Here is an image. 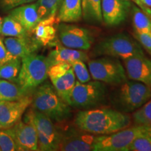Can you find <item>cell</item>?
<instances>
[{
    "mask_svg": "<svg viewBox=\"0 0 151 151\" xmlns=\"http://www.w3.org/2000/svg\"><path fill=\"white\" fill-rule=\"evenodd\" d=\"M21 67V59L14 58L0 63V78L16 82Z\"/></svg>",
    "mask_w": 151,
    "mask_h": 151,
    "instance_id": "obj_26",
    "label": "cell"
},
{
    "mask_svg": "<svg viewBox=\"0 0 151 151\" xmlns=\"http://www.w3.org/2000/svg\"><path fill=\"white\" fill-rule=\"evenodd\" d=\"M14 58L10 52H9L8 49L6 47L3 39L0 37V63L9 61Z\"/></svg>",
    "mask_w": 151,
    "mask_h": 151,
    "instance_id": "obj_34",
    "label": "cell"
},
{
    "mask_svg": "<svg viewBox=\"0 0 151 151\" xmlns=\"http://www.w3.org/2000/svg\"><path fill=\"white\" fill-rule=\"evenodd\" d=\"M60 22H79L83 18L81 0H63L57 14Z\"/></svg>",
    "mask_w": 151,
    "mask_h": 151,
    "instance_id": "obj_20",
    "label": "cell"
},
{
    "mask_svg": "<svg viewBox=\"0 0 151 151\" xmlns=\"http://www.w3.org/2000/svg\"><path fill=\"white\" fill-rule=\"evenodd\" d=\"M106 98V88L104 83L95 80L85 83L76 81L68 104L73 108L87 110L103 105Z\"/></svg>",
    "mask_w": 151,
    "mask_h": 151,
    "instance_id": "obj_5",
    "label": "cell"
},
{
    "mask_svg": "<svg viewBox=\"0 0 151 151\" xmlns=\"http://www.w3.org/2000/svg\"><path fill=\"white\" fill-rule=\"evenodd\" d=\"M149 52V54H150V56H151V51H150V52Z\"/></svg>",
    "mask_w": 151,
    "mask_h": 151,
    "instance_id": "obj_38",
    "label": "cell"
},
{
    "mask_svg": "<svg viewBox=\"0 0 151 151\" xmlns=\"http://www.w3.org/2000/svg\"><path fill=\"white\" fill-rule=\"evenodd\" d=\"M119 86L113 94V101L121 112H133L151 98V87L141 82L127 81Z\"/></svg>",
    "mask_w": 151,
    "mask_h": 151,
    "instance_id": "obj_4",
    "label": "cell"
},
{
    "mask_svg": "<svg viewBox=\"0 0 151 151\" xmlns=\"http://www.w3.org/2000/svg\"><path fill=\"white\" fill-rule=\"evenodd\" d=\"M132 24L135 34H146L151 29V16L139 7L132 6Z\"/></svg>",
    "mask_w": 151,
    "mask_h": 151,
    "instance_id": "obj_24",
    "label": "cell"
},
{
    "mask_svg": "<svg viewBox=\"0 0 151 151\" xmlns=\"http://www.w3.org/2000/svg\"><path fill=\"white\" fill-rule=\"evenodd\" d=\"M127 151H151V135L137 137L131 143Z\"/></svg>",
    "mask_w": 151,
    "mask_h": 151,
    "instance_id": "obj_30",
    "label": "cell"
},
{
    "mask_svg": "<svg viewBox=\"0 0 151 151\" xmlns=\"http://www.w3.org/2000/svg\"><path fill=\"white\" fill-rule=\"evenodd\" d=\"M48 58L50 62H67L71 65L77 60L88 61L89 58L86 50L67 48L57 43L55 48L49 53Z\"/></svg>",
    "mask_w": 151,
    "mask_h": 151,
    "instance_id": "obj_19",
    "label": "cell"
},
{
    "mask_svg": "<svg viewBox=\"0 0 151 151\" xmlns=\"http://www.w3.org/2000/svg\"><path fill=\"white\" fill-rule=\"evenodd\" d=\"M2 22H3V19L1 18V16H0V35H1V27H2Z\"/></svg>",
    "mask_w": 151,
    "mask_h": 151,
    "instance_id": "obj_37",
    "label": "cell"
},
{
    "mask_svg": "<svg viewBox=\"0 0 151 151\" xmlns=\"http://www.w3.org/2000/svg\"><path fill=\"white\" fill-rule=\"evenodd\" d=\"M26 114L35 124L38 137V150L55 151L59 149L61 131L54 122L43 113L29 109Z\"/></svg>",
    "mask_w": 151,
    "mask_h": 151,
    "instance_id": "obj_9",
    "label": "cell"
},
{
    "mask_svg": "<svg viewBox=\"0 0 151 151\" xmlns=\"http://www.w3.org/2000/svg\"><path fill=\"white\" fill-rule=\"evenodd\" d=\"M58 32L60 42L67 48L88 50L94 42V37L91 32L81 26L60 22Z\"/></svg>",
    "mask_w": 151,
    "mask_h": 151,
    "instance_id": "obj_10",
    "label": "cell"
},
{
    "mask_svg": "<svg viewBox=\"0 0 151 151\" xmlns=\"http://www.w3.org/2000/svg\"><path fill=\"white\" fill-rule=\"evenodd\" d=\"M0 149L2 151H16L14 139L6 129H0Z\"/></svg>",
    "mask_w": 151,
    "mask_h": 151,
    "instance_id": "obj_31",
    "label": "cell"
},
{
    "mask_svg": "<svg viewBox=\"0 0 151 151\" xmlns=\"http://www.w3.org/2000/svg\"><path fill=\"white\" fill-rule=\"evenodd\" d=\"M132 6L130 0H101L103 22L108 27H116L126 20Z\"/></svg>",
    "mask_w": 151,
    "mask_h": 151,
    "instance_id": "obj_14",
    "label": "cell"
},
{
    "mask_svg": "<svg viewBox=\"0 0 151 151\" xmlns=\"http://www.w3.org/2000/svg\"><path fill=\"white\" fill-rule=\"evenodd\" d=\"M50 81L58 95L66 103L69 104L71 91L76 82V78L72 68H70L63 74L50 79Z\"/></svg>",
    "mask_w": 151,
    "mask_h": 151,
    "instance_id": "obj_21",
    "label": "cell"
},
{
    "mask_svg": "<svg viewBox=\"0 0 151 151\" xmlns=\"http://www.w3.org/2000/svg\"><path fill=\"white\" fill-rule=\"evenodd\" d=\"M143 4L151 9V0H140Z\"/></svg>",
    "mask_w": 151,
    "mask_h": 151,
    "instance_id": "obj_36",
    "label": "cell"
},
{
    "mask_svg": "<svg viewBox=\"0 0 151 151\" xmlns=\"http://www.w3.org/2000/svg\"><path fill=\"white\" fill-rule=\"evenodd\" d=\"M96 136L76 127H69L61 131V139L58 150L90 151L93 150Z\"/></svg>",
    "mask_w": 151,
    "mask_h": 151,
    "instance_id": "obj_12",
    "label": "cell"
},
{
    "mask_svg": "<svg viewBox=\"0 0 151 151\" xmlns=\"http://www.w3.org/2000/svg\"><path fill=\"white\" fill-rule=\"evenodd\" d=\"M51 65L48 57L36 52L21 59V67L16 83L22 89L31 94L48 78V71Z\"/></svg>",
    "mask_w": 151,
    "mask_h": 151,
    "instance_id": "obj_3",
    "label": "cell"
},
{
    "mask_svg": "<svg viewBox=\"0 0 151 151\" xmlns=\"http://www.w3.org/2000/svg\"><path fill=\"white\" fill-rule=\"evenodd\" d=\"M136 39L148 52L151 51V29L146 34H134Z\"/></svg>",
    "mask_w": 151,
    "mask_h": 151,
    "instance_id": "obj_33",
    "label": "cell"
},
{
    "mask_svg": "<svg viewBox=\"0 0 151 151\" xmlns=\"http://www.w3.org/2000/svg\"><path fill=\"white\" fill-rule=\"evenodd\" d=\"M74 123L84 132L94 135H104L128 127L131 124V118L118 110L94 108L78 111Z\"/></svg>",
    "mask_w": 151,
    "mask_h": 151,
    "instance_id": "obj_1",
    "label": "cell"
},
{
    "mask_svg": "<svg viewBox=\"0 0 151 151\" xmlns=\"http://www.w3.org/2000/svg\"><path fill=\"white\" fill-rule=\"evenodd\" d=\"M60 22L57 16L41 20L32 32L35 40L43 46H55L58 26Z\"/></svg>",
    "mask_w": 151,
    "mask_h": 151,
    "instance_id": "obj_17",
    "label": "cell"
},
{
    "mask_svg": "<svg viewBox=\"0 0 151 151\" xmlns=\"http://www.w3.org/2000/svg\"><path fill=\"white\" fill-rule=\"evenodd\" d=\"M88 67L93 80L115 86L127 81L124 68L118 58L102 56L89 60Z\"/></svg>",
    "mask_w": 151,
    "mask_h": 151,
    "instance_id": "obj_8",
    "label": "cell"
},
{
    "mask_svg": "<svg viewBox=\"0 0 151 151\" xmlns=\"http://www.w3.org/2000/svg\"><path fill=\"white\" fill-rule=\"evenodd\" d=\"M32 102L31 94L14 101H0V129H9L20 121Z\"/></svg>",
    "mask_w": 151,
    "mask_h": 151,
    "instance_id": "obj_13",
    "label": "cell"
},
{
    "mask_svg": "<svg viewBox=\"0 0 151 151\" xmlns=\"http://www.w3.org/2000/svg\"><path fill=\"white\" fill-rule=\"evenodd\" d=\"M143 135H151L150 127L137 124L110 134L96 136L93 151H127L133 141Z\"/></svg>",
    "mask_w": 151,
    "mask_h": 151,
    "instance_id": "obj_6",
    "label": "cell"
},
{
    "mask_svg": "<svg viewBox=\"0 0 151 151\" xmlns=\"http://www.w3.org/2000/svg\"><path fill=\"white\" fill-rule=\"evenodd\" d=\"M131 1H133L135 4H137V6L139 7L143 12H145L146 14L151 16V9L149 8L148 6H145L142 2H141L140 0H131Z\"/></svg>",
    "mask_w": 151,
    "mask_h": 151,
    "instance_id": "obj_35",
    "label": "cell"
},
{
    "mask_svg": "<svg viewBox=\"0 0 151 151\" xmlns=\"http://www.w3.org/2000/svg\"><path fill=\"white\" fill-rule=\"evenodd\" d=\"M73 73L77 78V81L85 83L91 80V75L84 61L83 60H77L71 64Z\"/></svg>",
    "mask_w": 151,
    "mask_h": 151,
    "instance_id": "obj_29",
    "label": "cell"
},
{
    "mask_svg": "<svg viewBox=\"0 0 151 151\" xmlns=\"http://www.w3.org/2000/svg\"><path fill=\"white\" fill-rule=\"evenodd\" d=\"M63 0H37L39 15L41 20L57 16Z\"/></svg>",
    "mask_w": 151,
    "mask_h": 151,
    "instance_id": "obj_27",
    "label": "cell"
},
{
    "mask_svg": "<svg viewBox=\"0 0 151 151\" xmlns=\"http://www.w3.org/2000/svg\"><path fill=\"white\" fill-rule=\"evenodd\" d=\"M30 94L14 81L0 78V101H14Z\"/></svg>",
    "mask_w": 151,
    "mask_h": 151,
    "instance_id": "obj_23",
    "label": "cell"
},
{
    "mask_svg": "<svg viewBox=\"0 0 151 151\" xmlns=\"http://www.w3.org/2000/svg\"><path fill=\"white\" fill-rule=\"evenodd\" d=\"M9 15L16 19L29 35L32 33L34 29L41 20L37 2L17 6L11 9Z\"/></svg>",
    "mask_w": 151,
    "mask_h": 151,
    "instance_id": "obj_16",
    "label": "cell"
},
{
    "mask_svg": "<svg viewBox=\"0 0 151 151\" xmlns=\"http://www.w3.org/2000/svg\"><path fill=\"white\" fill-rule=\"evenodd\" d=\"M36 1L37 0H0V4L4 10L9 11L19 6L33 3Z\"/></svg>",
    "mask_w": 151,
    "mask_h": 151,
    "instance_id": "obj_32",
    "label": "cell"
},
{
    "mask_svg": "<svg viewBox=\"0 0 151 151\" xmlns=\"http://www.w3.org/2000/svg\"><path fill=\"white\" fill-rule=\"evenodd\" d=\"M126 74L130 80L151 87V60L143 52L134 55L124 60Z\"/></svg>",
    "mask_w": 151,
    "mask_h": 151,
    "instance_id": "obj_15",
    "label": "cell"
},
{
    "mask_svg": "<svg viewBox=\"0 0 151 151\" xmlns=\"http://www.w3.org/2000/svg\"><path fill=\"white\" fill-rule=\"evenodd\" d=\"M4 42L9 52L14 58L22 59L36 51L41 45L29 36L24 37H6L4 39Z\"/></svg>",
    "mask_w": 151,
    "mask_h": 151,
    "instance_id": "obj_18",
    "label": "cell"
},
{
    "mask_svg": "<svg viewBox=\"0 0 151 151\" xmlns=\"http://www.w3.org/2000/svg\"><path fill=\"white\" fill-rule=\"evenodd\" d=\"M32 109L43 113L54 122L62 123L71 116V106L58 95L54 87L43 83L34 91Z\"/></svg>",
    "mask_w": 151,
    "mask_h": 151,
    "instance_id": "obj_2",
    "label": "cell"
},
{
    "mask_svg": "<svg viewBox=\"0 0 151 151\" xmlns=\"http://www.w3.org/2000/svg\"><path fill=\"white\" fill-rule=\"evenodd\" d=\"M143 52L139 43L126 34H117L100 41L94 46V56H109L124 60L134 55Z\"/></svg>",
    "mask_w": 151,
    "mask_h": 151,
    "instance_id": "obj_7",
    "label": "cell"
},
{
    "mask_svg": "<svg viewBox=\"0 0 151 151\" xmlns=\"http://www.w3.org/2000/svg\"><path fill=\"white\" fill-rule=\"evenodd\" d=\"M0 150H1V149H0Z\"/></svg>",
    "mask_w": 151,
    "mask_h": 151,
    "instance_id": "obj_39",
    "label": "cell"
},
{
    "mask_svg": "<svg viewBox=\"0 0 151 151\" xmlns=\"http://www.w3.org/2000/svg\"><path fill=\"white\" fill-rule=\"evenodd\" d=\"M132 118L137 125L151 127V98L142 106L134 111Z\"/></svg>",
    "mask_w": 151,
    "mask_h": 151,
    "instance_id": "obj_28",
    "label": "cell"
},
{
    "mask_svg": "<svg viewBox=\"0 0 151 151\" xmlns=\"http://www.w3.org/2000/svg\"><path fill=\"white\" fill-rule=\"evenodd\" d=\"M83 18L86 22L92 24L103 22L101 14V0H81Z\"/></svg>",
    "mask_w": 151,
    "mask_h": 151,
    "instance_id": "obj_22",
    "label": "cell"
},
{
    "mask_svg": "<svg viewBox=\"0 0 151 151\" xmlns=\"http://www.w3.org/2000/svg\"><path fill=\"white\" fill-rule=\"evenodd\" d=\"M1 35L7 37H24L29 36L21 24L10 15L3 19Z\"/></svg>",
    "mask_w": 151,
    "mask_h": 151,
    "instance_id": "obj_25",
    "label": "cell"
},
{
    "mask_svg": "<svg viewBox=\"0 0 151 151\" xmlns=\"http://www.w3.org/2000/svg\"><path fill=\"white\" fill-rule=\"evenodd\" d=\"M16 145L18 151L38 150V137L35 126L27 114L12 127L6 129Z\"/></svg>",
    "mask_w": 151,
    "mask_h": 151,
    "instance_id": "obj_11",
    "label": "cell"
}]
</instances>
